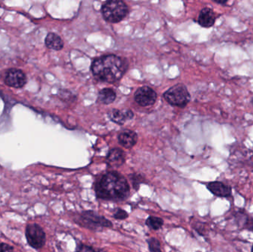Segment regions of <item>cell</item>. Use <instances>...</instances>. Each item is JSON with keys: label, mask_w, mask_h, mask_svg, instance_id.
<instances>
[{"label": "cell", "mask_w": 253, "mask_h": 252, "mask_svg": "<svg viewBox=\"0 0 253 252\" xmlns=\"http://www.w3.org/2000/svg\"><path fill=\"white\" fill-rule=\"evenodd\" d=\"M109 117L113 122L122 125L126 121L134 118V112L130 110L121 111L119 110L113 109L110 112Z\"/></svg>", "instance_id": "obj_13"}, {"label": "cell", "mask_w": 253, "mask_h": 252, "mask_svg": "<svg viewBox=\"0 0 253 252\" xmlns=\"http://www.w3.org/2000/svg\"><path fill=\"white\" fill-rule=\"evenodd\" d=\"M107 162L111 167H118L125 162V154L119 148L111 149L107 156Z\"/></svg>", "instance_id": "obj_10"}, {"label": "cell", "mask_w": 253, "mask_h": 252, "mask_svg": "<svg viewBox=\"0 0 253 252\" xmlns=\"http://www.w3.org/2000/svg\"><path fill=\"white\" fill-rule=\"evenodd\" d=\"M77 250L80 251V252H94L95 251L93 248L83 244L79 245V246H77Z\"/></svg>", "instance_id": "obj_20"}, {"label": "cell", "mask_w": 253, "mask_h": 252, "mask_svg": "<svg viewBox=\"0 0 253 252\" xmlns=\"http://www.w3.org/2000/svg\"><path fill=\"white\" fill-rule=\"evenodd\" d=\"M14 250V248L5 243H0V252H11Z\"/></svg>", "instance_id": "obj_21"}, {"label": "cell", "mask_w": 253, "mask_h": 252, "mask_svg": "<svg viewBox=\"0 0 253 252\" xmlns=\"http://www.w3.org/2000/svg\"><path fill=\"white\" fill-rule=\"evenodd\" d=\"M95 192L98 198L120 201L128 198L131 189L122 175L117 172H110L96 181Z\"/></svg>", "instance_id": "obj_1"}, {"label": "cell", "mask_w": 253, "mask_h": 252, "mask_svg": "<svg viewBox=\"0 0 253 252\" xmlns=\"http://www.w3.org/2000/svg\"><path fill=\"white\" fill-rule=\"evenodd\" d=\"M165 100L172 106L183 108L191 101V95L182 84H177L167 90L164 94Z\"/></svg>", "instance_id": "obj_4"}, {"label": "cell", "mask_w": 253, "mask_h": 252, "mask_svg": "<svg viewBox=\"0 0 253 252\" xmlns=\"http://www.w3.org/2000/svg\"><path fill=\"white\" fill-rule=\"evenodd\" d=\"M216 3L220 4V5H225L227 2L228 0H212Z\"/></svg>", "instance_id": "obj_23"}, {"label": "cell", "mask_w": 253, "mask_h": 252, "mask_svg": "<svg viewBox=\"0 0 253 252\" xmlns=\"http://www.w3.org/2000/svg\"><path fill=\"white\" fill-rule=\"evenodd\" d=\"M251 103H252V105H253V97L252 98V99H251Z\"/></svg>", "instance_id": "obj_24"}, {"label": "cell", "mask_w": 253, "mask_h": 252, "mask_svg": "<svg viewBox=\"0 0 253 252\" xmlns=\"http://www.w3.org/2000/svg\"><path fill=\"white\" fill-rule=\"evenodd\" d=\"M128 214L125 211L119 209V208L115 209V212L113 214V218L117 220H124L128 218Z\"/></svg>", "instance_id": "obj_19"}, {"label": "cell", "mask_w": 253, "mask_h": 252, "mask_svg": "<svg viewBox=\"0 0 253 252\" xmlns=\"http://www.w3.org/2000/svg\"><path fill=\"white\" fill-rule=\"evenodd\" d=\"M45 45L49 49L60 51L64 47V42L59 36L54 33H49L45 39Z\"/></svg>", "instance_id": "obj_14"}, {"label": "cell", "mask_w": 253, "mask_h": 252, "mask_svg": "<svg viewBox=\"0 0 253 252\" xmlns=\"http://www.w3.org/2000/svg\"><path fill=\"white\" fill-rule=\"evenodd\" d=\"M102 14L108 23H118L128 15V8L122 0H108L102 5Z\"/></svg>", "instance_id": "obj_3"}, {"label": "cell", "mask_w": 253, "mask_h": 252, "mask_svg": "<svg viewBox=\"0 0 253 252\" xmlns=\"http://www.w3.org/2000/svg\"><path fill=\"white\" fill-rule=\"evenodd\" d=\"M215 22H216V15L214 11L210 8H203L198 16V24L201 27L209 28L214 26Z\"/></svg>", "instance_id": "obj_12"}, {"label": "cell", "mask_w": 253, "mask_h": 252, "mask_svg": "<svg viewBox=\"0 0 253 252\" xmlns=\"http://www.w3.org/2000/svg\"><path fill=\"white\" fill-rule=\"evenodd\" d=\"M5 83L7 85L14 88H22L27 83V76L20 69H9L5 73Z\"/></svg>", "instance_id": "obj_7"}, {"label": "cell", "mask_w": 253, "mask_h": 252, "mask_svg": "<svg viewBox=\"0 0 253 252\" xmlns=\"http://www.w3.org/2000/svg\"><path fill=\"white\" fill-rule=\"evenodd\" d=\"M130 178L132 182L133 187L136 190H138L140 189V184L144 182V178L141 175L134 174V175H130Z\"/></svg>", "instance_id": "obj_18"}, {"label": "cell", "mask_w": 253, "mask_h": 252, "mask_svg": "<svg viewBox=\"0 0 253 252\" xmlns=\"http://www.w3.org/2000/svg\"><path fill=\"white\" fill-rule=\"evenodd\" d=\"M134 98L137 103L140 106L148 107L154 105L157 99V94L153 89L144 86L137 90Z\"/></svg>", "instance_id": "obj_8"}, {"label": "cell", "mask_w": 253, "mask_h": 252, "mask_svg": "<svg viewBox=\"0 0 253 252\" xmlns=\"http://www.w3.org/2000/svg\"><path fill=\"white\" fill-rule=\"evenodd\" d=\"M118 143L123 147L130 149L135 146L136 143L138 140V136L135 132L131 131V130H124L118 135Z\"/></svg>", "instance_id": "obj_11"}, {"label": "cell", "mask_w": 253, "mask_h": 252, "mask_svg": "<svg viewBox=\"0 0 253 252\" xmlns=\"http://www.w3.org/2000/svg\"><path fill=\"white\" fill-rule=\"evenodd\" d=\"M163 220L158 217L150 216L146 221L147 226L153 230L160 229L163 225Z\"/></svg>", "instance_id": "obj_16"}, {"label": "cell", "mask_w": 253, "mask_h": 252, "mask_svg": "<svg viewBox=\"0 0 253 252\" xmlns=\"http://www.w3.org/2000/svg\"><path fill=\"white\" fill-rule=\"evenodd\" d=\"M26 237L28 244L35 249H42L46 242L45 231L36 224H30L27 225Z\"/></svg>", "instance_id": "obj_6"}, {"label": "cell", "mask_w": 253, "mask_h": 252, "mask_svg": "<svg viewBox=\"0 0 253 252\" xmlns=\"http://www.w3.org/2000/svg\"><path fill=\"white\" fill-rule=\"evenodd\" d=\"M80 224L83 226L93 230L111 228L112 226L111 221L93 211H86L83 212L80 217Z\"/></svg>", "instance_id": "obj_5"}, {"label": "cell", "mask_w": 253, "mask_h": 252, "mask_svg": "<svg viewBox=\"0 0 253 252\" xmlns=\"http://www.w3.org/2000/svg\"><path fill=\"white\" fill-rule=\"evenodd\" d=\"M252 252H253V248H252Z\"/></svg>", "instance_id": "obj_25"}, {"label": "cell", "mask_w": 253, "mask_h": 252, "mask_svg": "<svg viewBox=\"0 0 253 252\" xmlns=\"http://www.w3.org/2000/svg\"><path fill=\"white\" fill-rule=\"evenodd\" d=\"M147 243H148L149 250L150 252H161L162 251L160 242L157 239L154 238V237L148 239Z\"/></svg>", "instance_id": "obj_17"}, {"label": "cell", "mask_w": 253, "mask_h": 252, "mask_svg": "<svg viewBox=\"0 0 253 252\" xmlns=\"http://www.w3.org/2000/svg\"><path fill=\"white\" fill-rule=\"evenodd\" d=\"M116 94L111 88H105L100 90L98 96V101L104 105H110L115 101Z\"/></svg>", "instance_id": "obj_15"}, {"label": "cell", "mask_w": 253, "mask_h": 252, "mask_svg": "<svg viewBox=\"0 0 253 252\" xmlns=\"http://www.w3.org/2000/svg\"><path fill=\"white\" fill-rule=\"evenodd\" d=\"M128 66L121 57L106 55L99 57L91 64L92 73L97 80L114 83L120 80L125 73Z\"/></svg>", "instance_id": "obj_2"}, {"label": "cell", "mask_w": 253, "mask_h": 252, "mask_svg": "<svg viewBox=\"0 0 253 252\" xmlns=\"http://www.w3.org/2000/svg\"><path fill=\"white\" fill-rule=\"evenodd\" d=\"M207 187L214 196L217 197H229L232 195V188L220 181L209 183Z\"/></svg>", "instance_id": "obj_9"}, {"label": "cell", "mask_w": 253, "mask_h": 252, "mask_svg": "<svg viewBox=\"0 0 253 252\" xmlns=\"http://www.w3.org/2000/svg\"><path fill=\"white\" fill-rule=\"evenodd\" d=\"M246 228L250 231H253V219L247 221L245 224Z\"/></svg>", "instance_id": "obj_22"}]
</instances>
